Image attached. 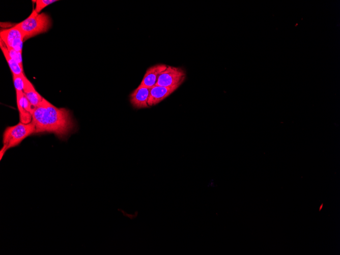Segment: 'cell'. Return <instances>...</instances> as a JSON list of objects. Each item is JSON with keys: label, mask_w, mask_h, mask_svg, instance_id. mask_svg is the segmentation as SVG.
I'll use <instances>...</instances> for the list:
<instances>
[{"label": "cell", "mask_w": 340, "mask_h": 255, "mask_svg": "<svg viewBox=\"0 0 340 255\" xmlns=\"http://www.w3.org/2000/svg\"><path fill=\"white\" fill-rule=\"evenodd\" d=\"M32 122L36 128L35 133H52L60 139L65 138L75 128L69 110L58 108L44 98L34 109Z\"/></svg>", "instance_id": "cell-1"}, {"label": "cell", "mask_w": 340, "mask_h": 255, "mask_svg": "<svg viewBox=\"0 0 340 255\" xmlns=\"http://www.w3.org/2000/svg\"><path fill=\"white\" fill-rule=\"evenodd\" d=\"M36 128L31 122L28 124L21 122L17 124L7 127L3 135V147L1 150V160L6 151L18 146L27 137L35 134Z\"/></svg>", "instance_id": "cell-2"}, {"label": "cell", "mask_w": 340, "mask_h": 255, "mask_svg": "<svg viewBox=\"0 0 340 255\" xmlns=\"http://www.w3.org/2000/svg\"><path fill=\"white\" fill-rule=\"evenodd\" d=\"M51 19L45 13L38 14L34 10L25 19L15 25L24 35V40L46 32L51 26Z\"/></svg>", "instance_id": "cell-3"}, {"label": "cell", "mask_w": 340, "mask_h": 255, "mask_svg": "<svg viewBox=\"0 0 340 255\" xmlns=\"http://www.w3.org/2000/svg\"><path fill=\"white\" fill-rule=\"evenodd\" d=\"M186 76L185 71L182 68L167 66L159 75L155 85L164 87L179 88L185 80Z\"/></svg>", "instance_id": "cell-4"}, {"label": "cell", "mask_w": 340, "mask_h": 255, "mask_svg": "<svg viewBox=\"0 0 340 255\" xmlns=\"http://www.w3.org/2000/svg\"><path fill=\"white\" fill-rule=\"evenodd\" d=\"M1 40L7 47L22 53L24 35L16 25L1 31Z\"/></svg>", "instance_id": "cell-5"}, {"label": "cell", "mask_w": 340, "mask_h": 255, "mask_svg": "<svg viewBox=\"0 0 340 255\" xmlns=\"http://www.w3.org/2000/svg\"><path fill=\"white\" fill-rule=\"evenodd\" d=\"M150 88L138 86L130 95V102L137 109L149 107L148 101Z\"/></svg>", "instance_id": "cell-6"}, {"label": "cell", "mask_w": 340, "mask_h": 255, "mask_svg": "<svg viewBox=\"0 0 340 255\" xmlns=\"http://www.w3.org/2000/svg\"><path fill=\"white\" fill-rule=\"evenodd\" d=\"M178 87H164L155 85L150 88L148 104L154 106L173 93Z\"/></svg>", "instance_id": "cell-7"}, {"label": "cell", "mask_w": 340, "mask_h": 255, "mask_svg": "<svg viewBox=\"0 0 340 255\" xmlns=\"http://www.w3.org/2000/svg\"><path fill=\"white\" fill-rule=\"evenodd\" d=\"M167 66L165 64H159L149 67L146 71L139 86L151 88L154 86L157 79Z\"/></svg>", "instance_id": "cell-8"}, {"label": "cell", "mask_w": 340, "mask_h": 255, "mask_svg": "<svg viewBox=\"0 0 340 255\" xmlns=\"http://www.w3.org/2000/svg\"><path fill=\"white\" fill-rule=\"evenodd\" d=\"M24 87L23 94L30 101L31 104L35 108L43 100V97L36 90L33 84L26 77L25 75L23 77Z\"/></svg>", "instance_id": "cell-9"}, {"label": "cell", "mask_w": 340, "mask_h": 255, "mask_svg": "<svg viewBox=\"0 0 340 255\" xmlns=\"http://www.w3.org/2000/svg\"><path fill=\"white\" fill-rule=\"evenodd\" d=\"M1 48L8 63L9 68L14 75L22 76L24 74L21 67L9 54L8 50L4 42L1 40Z\"/></svg>", "instance_id": "cell-10"}, {"label": "cell", "mask_w": 340, "mask_h": 255, "mask_svg": "<svg viewBox=\"0 0 340 255\" xmlns=\"http://www.w3.org/2000/svg\"><path fill=\"white\" fill-rule=\"evenodd\" d=\"M16 94L17 105L19 111L20 122L28 124L32 122V115L26 111L23 108V100L24 94L22 90H15Z\"/></svg>", "instance_id": "cell-11"}, {"label": "cell", "mask_w": 340, "mask_h": 255, "mask_svg": "<svg viewBox=\"0 0 340 255\" xmlns=\"http://www.w3.org/2000/svg\"><path fill=\"white\" fill-rule=\"evenodd\" d=\"M56 0H36L35 1L36 7L34 10L36 13L39 14L40 12L47 6L56 2Z\"/></svg>", "instance_id": "cell-12"}, {"label": "cell", "mask_w": 340, "mask_h": 255, "mask_svg": "<svg viewBox=\"0 0 340 255\" xmlns=\"http://www.w3.org/2000/svg\"><path fill=\"white\" fill-rule=\"evenodd\" d=\"M7 47L11 57L21 67L23 68L21 55L22 53L18 52L10 47L7 46Z\"/></svg>", "instance_id": "cell-13"}]
</instances>
